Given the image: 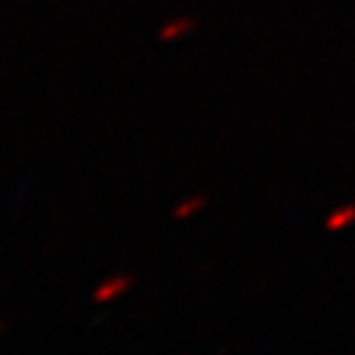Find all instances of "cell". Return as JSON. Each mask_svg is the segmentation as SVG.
Returning a JSON list of instances; mask_svg holds the SVG:
<instances>
[{
    "label": "cell",
    "instance_id": "6da1fadb",
    "mask_svg": "<svg viewBox=\"0 0 355 355\" xmlns=\"http://www.w3.org/2000/svg\"><path fill=\"white\" fill-rule=\"evenodd\" d=\"M132 283H135V277L132 275H115V277H110V280H104L98 288H96V294H93V300H96V305H104V302H112L115 297H121V294H126L129 288H132Z\"/></svg>",
    "mask_w": 355,
    "mask_h": 355
},
{
    "label": "cell",
    "instance_id": "7a4b0ae2",
    "mask_svg": "<svg viewBox=\"0 0 355 355\" xmlns=\"http://www.w3.org/2000/svg\"><path fill=\"white\" fill-rule=\"evenodd\" d=\"M191 28V20H173V23H168L162 31H159V40H173V37H180V34H185Z\"/></svg>",
    "mask_w": 355,
    "mask_h": 355
},
{
    "label": "cell",
    "instance_id": "3957f363",
    "mask_svg": "<svg viewBox=\"0 0 355 355\" xmlns=\"http://www.w3.org/2000/svg\"><path fill=\"white\" fill-rule=\"evenodd\" d=\"M199 205H202V199H193V202H182L180 207L173 210V216H176V218H185V216H191V213H193Z\"/></svg>",
    "mask_w": 355,
    "mask_h": 355
},
{
    "label": "cell",
    "instance_id": "277c9868",
    "mask_svg": "<svg viewBox=\"0 0 355 355\" xmlns=\"http://www.w3.org/2000/svg\"><path fill=\"white\" fill-rule=\"evenodd\" d=\"M0 330H3V324H0Z\"/></svg>",
    "mask_w": 355,
    "mask_h": 355
}]
</instances>
